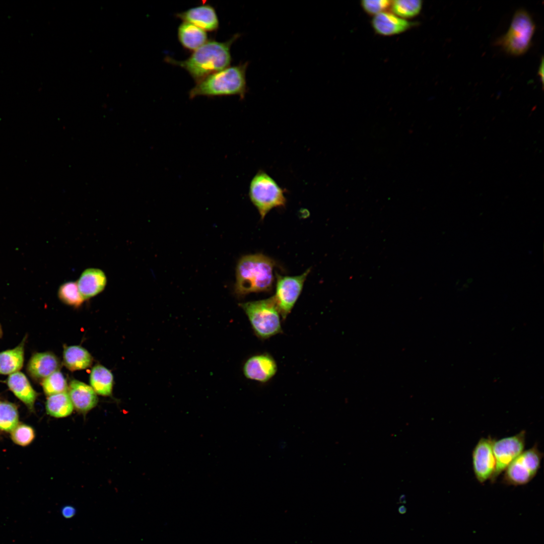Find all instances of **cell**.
<instances>
[{"label":"cell","instance_id":"obj_1","mask_svg":"<svg viewBox=\"0 0 544 544\" xmlns=\"http://www.w3.org/2000/svg\"><path fill=\"white\" fill-rule=\"evenodd\" d=\"M239 36V34H236L224 42L215 40L207 41L184 60H176L170 57H166L165 60L184 68L197 83L229 66L231 61L230 47Z\"/></svg>","mask_w":544,"mask_h":544},{"label":"cell","instance_id":"obj_2","mask_svg":"<svg viewBox=\"0 0 544 544\" xmlns=\"http://www.w3.org/2000/svg\"><path fill=\"white\" fill-rule=\"evenodd\" d=\"M276 265L275 260L262 253L241 257L236 268L234 294L242 298L251 293L270 292L274 285Z\"/></svg>","mask_w":544,"mask_h":544},{"label":"cell","instance_id":"obj_3","mask_svg":"<svg viewBox=\"0 0 544 544\" xmlns=\"http://www.w3.org/2000/svg\"><path fill=\"white\" fill-rule=\"evenodd\" d=\"M248 66L246 61L206 77L190 91V97L238 95L243 99L248 91L246 79Z\"/></svg>","mask_w":544,"mask_h":544},{"label":"cell","instance_id":"obj_4","mask_svg":"<svg viewBox=\"0 0 544 544\" xmlns=\"http://www.w3.org/2000/svg\"><path fill=\"white\" fill-rule=\"evenodd\" d=\"M255 335L264 341L283 333L281 316L273 297L240 303Z\"/></svg>","mask_w":544,"mask_h":544},{"label":"cell","instance_id":"obj_5","mask_svg":"<svg viewBox=\"0 0 544 544\" xmlns=\"http://www.w3.org/2000/svg\"><path fill=\"white\" fill-rule=\"evenodd\" d=\"M535 28L528 13L519 9L513 15L507 32L496 41L495 44L511 55H522L531 45Z\"/></svg>","mask_w":544,"mask_h":544},{"label":"cell","instance_id":"obj_6","mask_svg":"<svg viewBox=\"0 0 544 544\" xmlns=\"http://www.w3.org/2000/svg\"><path fill=\"white\" fill-rule=\"evenodd\" d=\"M249 195L262 220L273 209L285 206L287 201L283 189L271 176L262 170L252 179Z\"/></svg>","mask_w":544,"mask_h":544},{"label":"cell","instance_id":"obj_7","mask_svg":"<svg viewBox=\"0 0 544 544\" xmlns=\"http://www.w3.org/2000/svg\"><path fill=\"white\" fill-rule=\"evenodd\" d=\"M542 457L537 444L523 451L505 470L502 483L514 486L528 484L536 475Z\"/></svg>","mask_w":544,"mask_h":544},{"label":"cell","instance_id":"obj_8","mask_svg":"<svg viewBox=\"0 0 544 544\" xmlns=\"http://www.w3.org/2000/svg\"><path fill=\"white\" fill-rule=\"evenodd\" d=\"M310 271L311 268H309L302 274L296 276H284L276 274L275 294L273 297L283 321L286 320L297 301Z\"/></svg>","mask_w":544,"mask_h":544},{"label":"cell","instance_id":"obj_9","mask_svg":"<svg viewBox=\"0 0 544 544\" xmlns=\"http://www.w3.org/2000/svg\"><path fill=\"white\" fill-rule=\"evenodd\" d=\"M525 437L526 432L522 430L513 436L494 440L493 450L496 459V468L490 480L491 483H494L498 476L523 451Z\"/></svg>","mask_w":544,"mask_h":544},{"label":"cell","instance_id":"obj_10","mask_svg":"<svg viewBox=\"0 0 544 544\" xmlns=\"http://www.w3.org/2000/svg\"><path fill=\"white\" fill-rule=\"evenodd\" d=\"M494 440L490 437L481 438L472 451L473 470L480 484L490 480L495 470L496 459L493 450Z\"/></svg>","mask_w":544,"mask_h":544},{"label":"cell","instance_id":"obj_11","mask_svg":"<svg viewBox=\"0 0 544 544\" xmlns=\"http://www.w3.org/2000/svg\"><path fill=\"white\" fill-rule=\"evenodd\" d=\"M242 370L247 379L265 383L276 374L278 365L270 354L264 352L249 357L244 363Z\"/></svg>","mask_w":544,"mask_h":544},{"label":"cell","instance_id":"obj_12","mask_svg":"<svg viewBox=\"0 0 544 544\" xmlns=\"http://www.w3.org/2000/svg\"><path fill=\"white\" fill-rule=\"evenodd\" d=\"M59 366L58 359L52 353L35 352L28 361L26 370L32 380L39 382L57 371Z\"/></svg>","mask_w":544,"mask_h":544},{"label":"cell","instance_id":"obj_13","mask_svg":"<svg viewBox=\"0 0 544 544\" xmlns=\"http://www.w3.org/2000/svg\"><path fill=\"white\" fill-rule=\"evenodd\" d=\"M371 25L376 33L388 36L405 32L413 27L415 23L385 11L373 16Z\"/></svg>","mask_w":544,"mask_h":544},{"label":"cell","instance_id":"obj_14","mask_svg":"<svg viewBox=\"0 0 544 544\" xmlns=\"http://www.w3.org/2000/svg\"><path fill=\"white\" fill-rule=\"evenodd\" d=\"M68 394L75 408L86 414L96 406L98 399L91 386L78 380H72L68 387Z\"/></svg>","mask_w":544,"mask_h":544},{"label":"cell","instance_id":"obj_15","mask_svg":"<svg viewBox=\"0 0 544 544\" xmlns=\"http://www.w3.org/2000/svg\"><path fill=\"white\" fill-rule=\"evenodd\" d=\"M180 19L192 24L203 30L213 31L219 26V20L214 8L202 5L176 14Z\"/></svg>","mask_w":544,"mask_h":544},{"label":"cell","instance_id":"obj_16","mask_svg":"<svg viewBox=\"0 0 544 544\" xmlns=\"http://www.w3.org/2000/svg\"><path fill=\"white\" fill-rule=\"evenodd\" d=\"M5 382L14 395L33 412L38 394L25 374L20 371L14 373L9 375Z\"/></svg>","mask_w":544,"mask_h":544},{"label":"cell","instance_id":"obj_17","mask_svg":"<svg viewBox=\"0 0 544 544\" xmlns=\"http://www.w3.org/2000/svg\"><path fill=\"white\" fill-rule=\"evenodd\" d=\"M107 279L101 269L90 268L84 270L77 282L79 291L85 299L93 297L105 288Z\"/></svg>","mask_w":544,"mask_h":544},{"label":"cell","instance_id":"obj_18","mask_svg":"<svg viewBox=\"0 0 544 544\" xmlns=\"http://www.w3.org/2000/svg\"><path fill=\"white\" fill-rule=\"evenodd\" d=\"M27 335L13 349L0 352V375H10L19 372L23 367L25 348Z\"/></svg>","mask_w":544,"mask_h":544},{"label":"cell","instance_id":"obj_19","mask_svg":"<svg viewBox=\"0 0 544 544\" xmlns=\"http://www.w3.org/2000/svg\"><path fill=\"white\" fill-rule=\"evenodd\" d=\"M178 37L185 48L194 50L205 44L208 39L205 30L186 22H183L179 26Z\"/></svg>","mask_w":544,"mask_h":544},{"label":"cell","instance_id":"obj_20","mask_svg":"<svg viewBox=\"0 0 544 544\" xmlns=\"http://www.w3.org/2000/svg\"><path fill=\"white\" fill-rule=\"evenodd\" d=\"M63 360L66 367L72 371L86 369L92 363L91 354L79 346L65 347L63 353Z\"/></svg>","mask_w":544,"mask_h":544},{"label":"cell","instance_id":"obj_21","mask_svg":"<svg viewBox=\"0 0 544 544\" xmlns=\"http://www.w3.org/2000/svg\"><path fill=\"white\" fill-rule=\"evenodd\" d=\"M90 381L91 387L99 395H111L113 376L112 373L101 365H96L92 369Z\"/></svg>","mask_w":544,"mask_h":544},{"label":"cell","instance_id":"obj_22","mask_svg":"<svg viewBox=\"0 0 544 544\" xmlns=\"http://www.w3.org/2000/svg\"><path fill=\"white\" fill-rule=\"evenodd\" d=\"M74 409L67 392L49 396L45 402L47 414L54 418L67 417L71 415Z\"/></svg>","mask_w":544,"mask_h":544},{"label":"cell","instance_id":"obj_23","mask_svg":"<svg viewBox=\"0 0 544 544\" xmlns=\"http://www.w3.org/2000/svg\"><path fill=\"white\" fill-rule=\"evenodd\" d=\"M18 424L17 405L13 402L0 400V431L11 432Z\"/></svg>","mask_w":544,"mask_h":544},{"label":"cell","instance_id":"obj_24","mask_svg":"<svg viewBox=\"0 0 544 544\" xmlns=\"http://www.w3.org/2000/svg\"><path fill=\"white\" fill-rule=\"evenodd\" d=\"M421 0L391 1L390 10L396 16L404 19H411L418 15L422 8Z\"/></svg>","mask_w":544,"mask_h":544},{"label":"cell","instance_id":"obj_25","mask_svg":"<svg viewBox=\"0 0 544 544\" xmlns=\"http://www.w3.org/2000/svg\"><path fill=\"white\" fill-rule=\"evenodd\" d=\"M44 393L47 396L66 392L68 386L62 373L57 370L41 382Z\"/></svg>","mask_w":544,"mask_h":544},{"label":"cell","instance_id":"obj_26","mask_svg":"<svg viewBox=\"0 0 544 544\" xmlns=\"http://www.w3.org/2000/svg\"><path fill=\"white\" fill-rule=\"evenodd\" d=\"M58 296L62 302L75 307L80 306L84 301L75 282H67L60 285Z\"/></svg>","mask_w":544,"mask_h":544},{"label":"cell","instance_id":"obj_27","mask_svg":"<svg viewBox=\"0 0 544 544\" xmlns=\"http://www.w3.org/2000/svg\"><path fill=\"white\" fill-rule=\"evenodd\" d=\"M11 437L15 444L23 447L27 446L34 440L35 432L31 426L24 423H19L11 432Z\"/></svg>","mask_w":544,"mask_h":544},{"label":"cell","instance_id":"obj_28","mask_svg":"<svg viewBox=\"0 0 544 544\" xmlns=\"http://www.w3.org/2000/svg\"><path fill=\"white\" fill-rule=\"evenodd\" d=\"M391 3L389 0H362L361 6L367 14L374 16L390 8Z\"/></svg>","mask_w":544,"mask_h":544},{"label":"cell","instance_id":"obj_29","mask_svg":"<svg viewBox=\"0 0 544 544\" xmlns=\"http://www.w3.org/2000/svg\"><path fill=\"white\" fill-rule=\"evenodd\" d=\"M62 515L65 518L73 517L76 514V509L70 505L65 506L61 510Z\"/></svg>","mask_w":544,"mask_h":544},{"label":"cell","instance_id":"obj_30","mask_svg":"<svg viewBox=\"0 0 544 544\" xmlns=\"http://www.w3.org/2000/svg\"><path fill=\"white\" fill-rule=\"evenodd\" d=\"M543 59H542L541 64L540 65L539 71H538V74H539V76L541 77V80L542 82H543Z\"/></svg>","mask_w":544,"mask_h":544},{"label":"cell","instance_id":"obj_31","mask_svg":"<svg viewBox=\"0 0 544 544\" xmlns=\"http://www.w3.org/2000/svg\"><path fill=\"white\" fill-rule=\"evenodd\" d=\"M398 511L401 513H404L406 511V508L404 506H401L399 508Z\"/></svg>","mask_w":544,"mask_h":544},{"label":"cell","instance_id":"obj_32","mask_svg":"<svg viewBox=\"0 0 544 544\" xmlns=\"http://www.w3.org/2000/svg\"><path fill=\"white\" fill-rule=\"evenodd\" d=\"M3 329H2V325H1V324L0 323V338H2V337L3 336Z\"/></svg>","mask_w":544,"mask_h":544}]
</instances>
